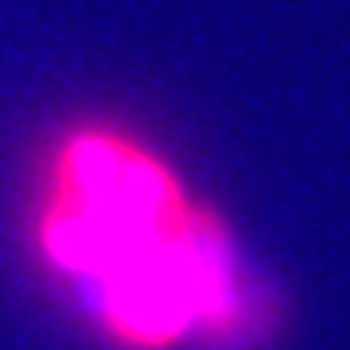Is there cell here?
Instances as JSON below:
<instances>
[{
  "label": "cell",
  "instance_id": "6da1fadb",
  "mask_svg": "<svg viewBox=\"0 0 350 350\" xmlns=\"http://www.w3.org/2000/svg\"><path fill=\"white\" fill-rule=\"evenodd\" d=\"M36 250L118 350L241 346L262 320L228 228L109 127H79L53 149Z\"/></svg>",
  "mask_w": 350,
  "mask_h": 350
}]
</instances>
